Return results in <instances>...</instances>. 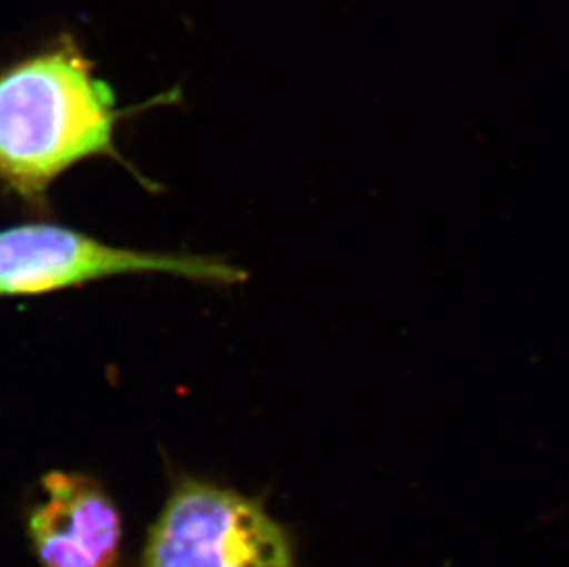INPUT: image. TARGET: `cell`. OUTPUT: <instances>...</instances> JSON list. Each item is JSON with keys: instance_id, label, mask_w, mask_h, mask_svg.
Listing matches in <instances>:
<instances>
[{"instance_id": "6da1fadb", "label": "cell", "mask_w": 569, "mask_h": 567, "mask_svg": "<svg viewBox=\"0 0 569 567\" xmlns=\"http://www.w3.org/2000/svg\"><path fill=\"white\" fill-rule=\"evenodd\" d=\"M140 108H119L108 81L72 36L0 70V185L47 209L52 182L92 157L128 167L117 128Z\"/></svg>"}, {"instance_id": "7a4b0ae2", "label": "cell", "mask_w": 569, "mask_h": 567, "mask_svg": "<svg viewBox=\"0 0 569 567\" xmlns=\"http://www.w3.org/2000/svg\"><path fill=\"white\" fill-rule=\"evenodd\" d=\"M119 275H172L220 286L248 280L243 269L221 258L134 251L54 223L0 230V299L50 294Z\"/></svg>"}, {"instance_id": "3957f363", "label": "cell", "mask_w": 569, "mask_h": 567, "mask_svg": "<svg viewBox=\"0 0 569 567\" xmlns=\"http://www.w3.org/2000/svg\"><path fill=\"white\" fill-rule=\"evenodd\" d=\"M142 567H297L284 529L242 494L187 479L151 527Z\"/></svg>"}, {"instance_id": "277c9868", "label": "cell", "mask_w": 569, "mask_h": 567, "mask_svg": "<svg viewBox=\"0 0 569 567\" xmlns=\"http://www.w3.org/2000/svg\"><path fill=\"white\" fill-rule=\"evenodd\" d=\"M47 499L32 510L28 535L43 567H113L119 555L120 514L91 477L50 471Z\"/></svg>"}]
</instances>
